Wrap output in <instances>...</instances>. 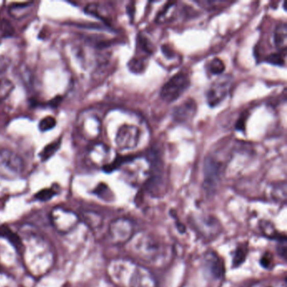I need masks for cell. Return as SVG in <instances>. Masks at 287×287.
<instances>
[{"mask_svg":"<svg viewBox=\"0 0 287 287\" xmlns=\"http://www.w3.org/2000/svg\"><path fill=\"white\" fill-rule=\"evenodd\" d=\"M24 246V260L29 271L34 275L48 272L53 262V255L48 244L37 237H29Z\"/></svg>","mask_w":287,"mask_h":287,"instance_id":"obj_1","label":"cell"},{"mask_svg":"<svg viewBox=\"0 0 287 287\" xmlns=\"http://www.w3.org/2000/svg\"><path fill=\"white\" fill-rule=\"evenodd\" d=\"M24 161L10 149L0 150V178L14 180L24 170Z\"/></svg>","mask_w":287,"mask_h":287,"instance_id":"obj_2","label":"cell"},{"mask_svg":"<svg viewBox=\"0 0 287 287\" xmlns=\"http://www.w3.org/2000/svg\"><path fill=\"white\" fill-rule=\"evenodd\" d=\"M190 84V78L185 73H179L167 82L160 92L162 100L167 103L173 102L187 91Z\"/></svg>","mask_w":287,"mask_h":287,"instance_id":"obj_3","label":"cell"},{"mask_svg":"<svg viewBox=\"0 0 287 287\" xmlns=\"http://www.w3.org/2000/svg\"><path fill=\"white\" fill-rule=\"evenodd\" d=\"M50 218L55 229L60 233L64 234L74 230L80 222V217L74 211L60 207L52 209Z\"/></svg>","mask_w":287,"mask_h":287,"instance_id":"obj_4","label":"cell"},{"mask_svg":"<svg viewBox=\"0 0 287 287\" xmlns=\"http://www.w3.org/2000/svg\"><path fill=\"white\" fill-rule=\"evenodd\" d=\"M134 227L133 223L126 218L116 219L109 226V240L115 245H125L133 237Z\"/></svg>","mask_w":287,"mask_h":287,"instance_id":"obj_5","label":"cell"},{"mask_svg":"<svg viewBox=\"0 0 287 287\" xmlns=\"http://www.w3.org/2000/svg\"><path fill=\"white\" fill-rule=\"evenodd\" d=\"M233 83L231 76H223L216 79L207 93V102L211 107L216 106L221 103L230 92Z\"/></svg>","mask_w":287,"mask_h":287,"instance_id":"obj_6","label":"cell"},{"mask_svg":"<svg viewBox=\"0 0 287 287\" xmlns=\"http://www.w3.org/2000/svg\"><path fill=\"white\" fill-rule=\"evenodd\" d=\"M134 251L143 260H152L159 252V245L156 240L148 236L138 237L134 242Z\"/></svg>","mask_w":287,"mask_h":287,"instance_id":"obj_7","label":"cell"},{"mask_svg":"<svg viewBox=\"0 0 287 287\" xmlns=\"http://www.w3.org/2000/svg\"><path fill=\"white\" fill-rule=\"evenodd\" d=\"M139 130L136 126H122L119 130L117 136V143L121 149H130L138 144Z\"/></svg>","mask_w":287,"mask_h":287,"instance_id":"obj_8","label":"cell"},{"mask_svg":"<svg viewBox=\"0 0 287 287\" xmlns=\"http://www.w3.org/2000/svg\"><path fill=\"white\" fill-rule=\"evenodd\" d=\"M128 286L157 287V282L151 271L143 266H136Z\"/></svg>","mask_w":287,"mask_h":287,"instance_id":"obj_9","label":"cell"},{"mask_svg":"<svg viewBox=\"0 0 287 287\" xmlns=\"http://www.w3.org/2000/svg\"><path fill=\"white\" fill-rule=\"evenodd\" d=\"M220 175V166L217 162L211 157H207L205 162V183L207 186L212 188L218 181Z\"/></svg>","mask_w":287,"mask_h":287,"instance_id":"obj_10","label":"cell"},{"mask_svg":"<svg viewBox=\"0 0 287 287\" xmlns=\"http://www.w3.org/2000/svg\"><path fill=\"white\" fill-rule=\"evenodd\" d=\"M195 111H196V105L194 100H187L178 107H176L175 111L173 112V119L177 122L184 123L190 121V119L194 117Z\"/></svg>","mask_w":287,"mask_h":287,"instance_id":"obj_11","label":"cell"},{"mask_svg":"<svg viewBox=\"0 0 287 287\" xmlns=\"http://www.w3.org/2000/svg\"><path fill=\"white\" fill-rule=\"evenodd\" d=\"M206 266L210 273L215 278H220L224 272L223 261L215 253L211 252L206 255Z\"/></svg>","mask_w":287,"mask_h":287,"instance_id":"obj_12","label":"cell"},{"mask_svg":"<svg viewBox=\"0 0 287 287\" xmlns=\"http://www.w3.org/2000/svg\"><path fill=\"white\" fill-rule=\"evenodd\" d=\"M275 44L279 49L285 50L286 49L287 31L285 23L279 25L276 27L274 35Z\"/></svg>","mask_w":287,"mask_h":287,"instance_id":"obj_13","label":"cell"},{"mask_svg":"<svg viewBox=\"0 0 287 287\" xmlns=\"http://www.w3.org/2000/svg\"><path fill=\"white\" fill-rule=\"evenodd\" d=\"M33 3H25V4H14L10 8V14L15 19H22L26 17L32 8Z\"/></svg>","mask_w":287,"mask_h":287,"instance_id":"obj_14","label":"cell"},{"mask_svg":"<svg viewBox=\"0 0 287 287\" xmlns=\"http://www.w3.org/2000/svg\"><path fill=\"white\" fill-rule=\"evenodd\" d=\"M83 220L86 224L91 227L92 229L99 228L102 224V218L99 214L95 213L93 211H88L83 214Z\"/></svg>","mask_w":287,"mask_h":287,"instance_id":"obj_15","label":"cell"},{"mask_svg":"<svg viewBox=\"0 0 287 287\" xmlns=\"http://www.w3.org/2000/svg\"><path fill=\"white\" fill-rule=\"evenodd\" d=\"M61 146V141H56L53 143L48 144L44 147V149L40 152V158L43 162L47 161L48 159H51L56 152L58 151Z\"/></svg>","mask_w":287,"mask_h":287,"instance_id":"obj_16","label":"cell"},{"mask_svg":"<svg viewBox=\"0 0 287 287\" xmlns=\"http://www.w3.org/2000/svg\"><path fill=\"white\" fill-rule=\"evenodd\" d=\"M248 254V248L246 245H240L235 251L234 258H233V266L235 267L242 264L245 262Z\"/></svg>","mask_w":287,"mask_h":287,"instance_id":"obj_17","label":"cell"},{"mask_svg":"<svg viewBox=\"0 0 287 287\" xmlns=\"http://www.w3.org/2000/svg\"><path fill=\"white\" fill-rule=\"evenodd\" d=\"M14 85L10 80L1 79L0 80V100H4L9 96L10 92L13 91Z\"/></svg>","mask_w":287,"mask_h":287,"instance_id":"obj_18","label":"cell"},{"mask_svg":"<svg viewBox=\"0 0 287 287\" xmlns=\"http://www.w3.org/2000/svg\"><path fill=\"white\" fill-rule=\"evenodd\" d=\"M209 70L212 74H222L225 70V64L221 59L214 58L209 64Z\"/></svg>","mask_w":287,"mask_h":287,"instance_id":"obj_19","label":"cell"},{"mask_svg":"<svg viewBox=\"0 0 287 287\" xmlns=\"http://www.w3.org/2000/svg\"><path fill=\"white\" fill-rule=\"evenodd\" d=\"M57 125V121L56 119L52 117H45L40 121L39 123V129L41 131H48V130H52Z\"/></svg>","mask_w":287,"mask_h":287,"instance_id":"obj_20","label":"cell"},{"mask_svg":"<svg viewBox=\"0 0 287 287\" xmlns=\"http://www.w3.org/2000/svg\"><path fill=\"white\" fill-rule=\"evenodd\" d=\"M173 9H174V4L169 3V5L165 6L164 10L159 14V16L157 18V21L159 23L166 21V19H169V17L173 14Z\"/></svg>","mask_w":287,"mask_h":287,"instance_id":"obj_21","label":"cell"},{"mask_svg":"<svg viewBox=\"0 0 287 287\" xmlns=\"http://www.w3.org/2000/svg\"><path fill=\"white\" fill-rule=\"evenodd\" d=\"M55 195H56V193L52 189H43V190H40L38 193H36L35 197H36V200H38L40 202H48L49 200L52 199Z\"/></svg>","mask_w":287,"mask_h":287,"instance_id":"obj_22","label":"cell"},{"mask_svg":"<svg viewBox=\"0 0 287 287\" xmlns=\"http://www.w3.org/2000/svg\"><path fill=\"white\" fill-rule=\"evenodd\" d=\"M266 62L272 63V64L279 65V66L284 65V59L281 57V55L279 54V53H275V54L269 56L266 59Z\"/></svg>","mask_w":287,"mask_h":287,"instance_id":"obj_23","label":"cell"},{"mask_svg":"<svg viewBox=\"0 0 287 287\" xmlns=\"http://www.w3.org/2000/svg\"><path fill=\"white\" fill-rule=\"evenodd\" d=\"M272 259H273L272 255L270 253H266L261 259V266H263V268H271L272 263H273Z\"/></svg>","mask_w":287,"mask_h":287,"instance_id":"obj_24","label":"cell"}]
</instances>
